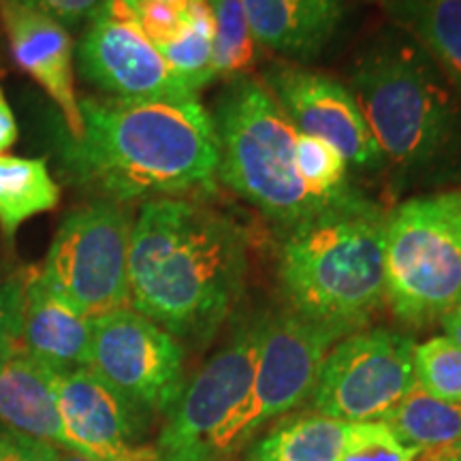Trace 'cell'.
<instances>
[{
	"instance_id": "7c38bea8",
	"label": "cell",
	"mask_w": 461,
	"mask_h": 461,
	"mask_svg": "<svg viewBox=\"0 0 461 461\" xmlns=\"http://www.w3.org/2000/svg\"><path fill=\"white\" fill-rule=\"evenodd\" d=\"M263 84L299 132L330 141L344 154L348 167L376 171L387 163L355 95L338 79L310 68L278 65L265 73Z\"/></svg>"
},
{
	"instance_id": "44dd1931",
	"label": "cell",
	"mask_w": 461,
	"mask_h": 461,
	"mask_svg": "<svg viewBox=\"0 0 461 461\" xmlns=\"http://www.w3.org/2000/svg\"><path fill=\"white\" fill-rule=\"evenodd\" d=\"M380 423L387 425L403 447L417 453L431 451L461 438V403L434 397L417 383Z\"/></svg>"
},
{
	"instance_id": "ffe728a7",
	"label": "cell",
	"mask_w": 461,
	"mask_h": 461,
	"mask_svg": "<svg viewBox=\"0 0 461 461\" xmlns=\"http://www.w3.org/2000/svg\"><path fill=\"white\" fill-rule=\"evenodd\" d=\"M389 7L461 90V0H389Z\"/></svg>"
},
{
	"instance_id": "1f68e13d",
	"label": "cell",
	"mask_w": 461,
	"mask_h": 461,
	"mask_svg": "<svg viewBox=\"0 0 461 461\" xmlns=\"http://www.w3.org/2000/svg\"><path fill=\"white\" fill-rule=\"evenodd\" d=\"M414 461H461V438L448 447L431 448V451H420L417 453Z\"/></svg>"
},
{
	"instance_id": "9a60e30c",
	"label": "cell",
	"mask_w": 461,
	"mask_h": 461,
	"mask_svg": "<svg viewBox=\"0 0 461 461\" xmlns=\"http://www.w3.org/2000/svg\"><path fill=\"white\" fill-rule=\"evenodd\" d=\"M90 346L92 321L48 291L37 269L26 272L17 348L54 372H68L88 367Z\"/></svg>"
},
{
	"instance_id": "2e32d148",
	"label": "cell",
	"mask_w": 461,
	"mask_h": 461,
	"mask_svg": "<svg viewBox=\"0 0 461 461\" xmlns=\"http://www.w3.org/2000/svg\"><path fill=\"white\" fill-rule=\"evenodd\" d=\"M0 423L14 434L68 448L56 393V372L17 348L0 366Z\"/></svg>"
},
{
	"instance_id": "8fae6325",
	"label": "cell",
	"mask_w": 461,
	"mask_h": 461,
	"mask_svg": "<svg viewBox=\"0 0 461 461\" xmlns=\"http://www.w3.org/2000/svg\"><path fill=\"white\" fill-rule=\"evenodd\" d=\"M86 82L122 101H193L197 92L173 73L143 34L140 20L101 14L90 22L77 48Z\"/></svg>"
},
{
	"instance_id": "5bb4252c",
	"label": "cell",
	"mask_w": 461,
	"mask_h": 461,
	"mask_svg": "<svg viewBox=\"0 0 461 461\" xmlns=\"http://www.w3.org/2000/svg\"><path fill=\"white\" fill-rule=\"evenodd\" d=\"M0 17L15 65L60 109L68 137H82L84 122L73 84V41L67 28L14 0H0Z\"/></svg>"
},
{
	"instance_id": "4dcf8cb0",
	"label": "cell",
	"mask_w": 461,
	"mask_h": 461,
	"mask_svg": "<svg viewBox=\"0 0 461 461\" xmlns=\"http://www.w3.org/2000/svg\"><path fill=\"white\" fill-rule=\"evenodd\" d=\"M17 135H20V131H17L14 112H11L7 96H5L3 88H0V157L15 146Z\"/></svg>"
},
{
	"instance_id": "5b68a950",
	"label": "cell",
	"mask_w": 461,
	"mask_h": 461,
	"mask_svg": "<svg viewBox=\"0 0 461 461\" xmlns=\"http://www.w3.org/2000/svg\"><path fill=\"white\" fill-rule=\"evenodd\" d=\"M384 160L417 171L445 157L457 132V113L428 54L403 45L367 51L353 88Z\"/></svg>"
},
{
	"instance_id": "e0dca14e",
	"label": "cell",
	"mask_w": 461,
	"mask_h": 461,
	"mask_svg": "<svg viewBox=\"0 0 461 461\" xmlns=\"http://www.w3.org/2000/svg\"><path fill=\"white\" fill-rule=\"evenodd\" d=\"M252 37L282 56H319L342 22V0H240Z\"/></svg>"
},
{
	"instance_id": "d6986e66",
	"label": "cell",
	"mask_w": 461,
	"mask_h": 461,
	"mask_svg": "<svg viewBox=\"0 0 461 461\" xmlns=\"http://www.w3.org/2000/svg\"><path fill=\"white\" fill-rule=\"evenodd\" d=\"M348 420L303 414L265 434L250 451V461H339Z\"/></svg>"
},
{
	"instance_id": "7402d4cb",
	"label": "cell",
	"mask_w": 461,
	"mask_h": 461,
	"mask_svg": "<svg viewBox=\"0 0 461 461\" xmlns=\"http://www.w3.org/2000/svg\"><path fill=\"white\" fill-rule=\"evenodd\" d=\"M188 31L176 43L158 50L173 73L199 92L214 73V9L210 0H188Z\"/></svg>"
},
{
	"instance_id": "d6a6232c",
	"label": "cell",
	"mask_w": 461,
	"mask_h": 461,
	"mask_svg": "<svg viewBox=\"0 0 461 461\" xmlns=\"http://www.w3.org/2000/svg\"><path fill=\"white\" fill-rule=\"evenodd\" d=\"M442 330H445V336L461 346V302L457 305H453L448 312L442 316Z\"/></svg>"
},
{
	"instance_id": "484cf974",
	"label": "cell",
	"mask_w": 461,
	"mask_h": 461,
	"mask_svg": "<svg viewBox=\"0 0 461 461\" xmlns=\"http://www.w3.org/2000/svg\"><path fill=\"white\" fill-rule=\"evenodd\" d=\"M417 451L403 447L380 420L350 423L339 461H414Z\"/></svg>"
},
{
	"instance_id": "9c48e42d",
	"label": "cell",
	"mask_w": 461,
	"mask_h": 461,
	"mask_svg": "<svg viewBox=\"0 0 461 461\" xmlns=\"http://www.w3.org/2000/svg\"><path fill=\"white\" fill-rule=\"evenodd\" d=\"M417 384L414 342L393 330H359L333 344L312 391L314 411L363 423L383 420Z\"/></svg>"
},
{
	"instance_id": "8992f818",
	"label": "cell",
	"mask_w": 461,
	"mask_h": 461,
	"mask_svg": "<svg viewBox=\"0 0 461 461\" xmlns=\"http://www.w3.org/2000/svg\"><path fill=\"white\" fill-rule=\"evenodd\" d=\"M384 299L411 325L461 302V190L414 197L387 216Z\"/></svg>"
},
{
	"instance_id": "6da1fadb",
	"label": "cell",
	"mask_w": 461,
	"mask_h": 461,
	"mask_svg": "<svg viewBox=\"0 0 461 461\" xmlns=\"http://www.w3.org/2000/svg\"><path fill=\"white\" fill-rule=\"evenodd\" d=\"M82 137H68L62 167L107 201L180 199L218 180L212 115L193 101H79ZM149 199V201H152Z\"/></svg>"
},
{
	"instance_id": "f1b7e54d",
	"label": "cell",
	"mask_w": 461,
	"mask_h": 461,
	"mask_svg": "<svg viewBox=\"0 0 461 461\" xmlns=\"http://www.w3.org/2000/svg\"><path fill=\"white\" fill-rule=\"evenodd\" d=\"M14 3L39 11L62 26H79L95 20L105 0H14Z\"/></svg>"
},
{
	"instance_id": "ba28073f",
	"label": "cell",
	"mask_w": 461,
	"mask_h": 461,
	"mask_svg": "<svg viewBox=\"0 0 461 461\" xmlns=\"http://www.w3.org/2000/svg\"><path fill=\"white\" fill-rule=\"evenodd\" d=\"M344 327L282 312L265 319L252 391L244 406L207 440L212 453H230L276 417L295 411L312 397L322 361L333 344L348 336Z\"/></svg>"
},
{
	"instance_id": "cb8c5ba5",
	"label": "cell",
	"mask_w": 461,
	"mask_h": 461,
	"mask_svg": "<svg viewBox=\"0 0 461 461\" xmlns=\"http://www.w3.org/2000/svg\"><path fill=\"white\" fill-rule=\"evenodd\" d=\"M295 163L302 180L322 197H344L355 193L348 186V160L330 141L299 132Z\"/></svg>"
},
{
	"instance_id": "3957f363",
	"label": "cell",
	"mask_w": 461,
	"mask_h": 461,
	"mask_svg": "<svg viewBox=\"0 0 461 461\" xmlns=\"http://www.w3.org/2000/svg\"><path fill=\"white\" fill-rule=\"evenodd\" d=\"M387 214L366 197L288 229L280 286L291 312L359 331L384 302Z\"/></svg>"
},
{
	"instance_id": "7a4b0ae2",
	"label": "cell",
	"mask_w": 461,
	"mask_h": 461,
	"mask_svg": "<svg viewBox=\"0 0 461 461\" xmlns=\"http://www.w3.org/2000/svg\"><path fill=\"white\" fill-rule=\"evenodd\" d=\"M246 274L244 230L186 199L146 201L132 224V310L177 339H205L238 302Z\"/></svg>"
},
{
	"instance_id": "603a6c76",
	"label": "cell",
	"mask_w": 461,
	"mask_h": 461,
	"mask_svg": "<svg viewBox=\"0 0 461 461\" xmlns=\"http://www.w3.org/2000/svg\"><path fill=\"white\" fill-rule=\"evenodd\" d=\"M214 9V73L240 77L255 65L257 41L240 0H210Z\"/></svg>"
},
{
	"instance_id": "4316f807",
	"label": "cell",
	"mask_w": 461,
	"mask_h": 461,
	"mask_svg": "<svg viewBox=\"0 0 461 461\" xmlns=\"http://www.w3.org/2000/svg\"><path fill=\"white\" fill-rule=\"evenodd\" d=\"M140 26L157 50L176 43L188 31V0H141Z\"/></svg>"
},
{
	"instance_id": "f546056e",
	"label": "cell",
	"mask_w": 461,
	"mask_h": 461,
	"mask_svg": "<svg viewBox=\"0 0 461 461\" xmlns=\"http://www.w3.org/2000/svg\"><path fill=\"white\" fill-rule=\"evenodd\" d=\"M51 447L54 445L0 429V461H51Z\"/></svg>"
},
{
	"instance_id": "277c9868",
	"label": "cell",
	"mask_w": 461,
	"mask_h": 461,
	"mask_svg": "<svg viewBox=\"0 0 461 461\" xmlns=\"http://www.w3.org/2000/svg\"><path fill=\"white\" fill-rule=\"evenodd\" d=\"M210 115L218 177L282 227L293 229L361 199L357 193L322 197L302 180L295 163L299 131L263 82L235 77Z\"/></svg>"
},
{
	"instance_id": "83f0119b",
	"label": "cell",
	"mask_w": 461,
	"mask_h": 461,
	"mask_svg": "<svg viewBox=\"0 0 461 461\" xmlns=\"http://www.w3.org/2000/svg\"><path fill=\"white\" fill-rule=\"evenodd\" d=\"M22 293L24 274L7 276L0 272V366L15 353L20 344Z\"/></svg>"
},
{
	"instance_id": "4fadbf2b",
	"label": "cell",
	"mask_w": 461,
	"mask_h": 461,
	"mask_svg": "<svg viewBox=\"0 0 461 461\" xmlns=\"http://www.w3.org/2000/svg\"><path fill=\"white\" fill-rule=\"evenodd\" d=\"M56 393L73 451L101 461L154 459V448L135 445L143 412L90 367L56 372Z\"/></svg>"
},
{
	"instance_id": "30bf717a",
	"label": "cell",
	"mask_w": 461,
	"mask_h": 461,
	"mask_svg": "<svg viewBox=\"0 0 461 461\" xmlns=\"http://www.w3.org/2000/svg\"><path fill=\"white\" fill-rule=\"evenodd\" d=\"M88 367L141 412L169 414L186 387L180 339L132 308L92 321Z\"/></svg>"
},
{
	"instance_id": "52a82bcc",
	"label": "cell",
	"mask_w": 461,
	"mask_h": 461,
	"mask_svg": "<svg viewBox=\"0 0 461 461\" xmlns=\"http://www.w3.org/2000/svg\"><path fill=\"white\" fill-rule=\"evenodd\" d=\"M132 221L122 203L95 201L68 212L56 230L39 278L84 319L129 308Z\"/></svg>"
},
{
	"instance_id": "d4e9b609",
	"label": "cell",
	"mask_w": 461,
	"mask_h": 461,
	"mask_svg": "<svg viewBox=\"0 0 461 461\" xmlns=\"http://www.w3.org/2000/svg\"><path fill=\"white\" fill-rule=\"evenodd\" d=\"M414 374L428 393L461 403V346L447 336L414 344Z\"/></svg>"
},
{
	"instance_id": "836d02e7",
	"label": "cell",
	"mask_w": 461,
	"mask_h": 461,
	"mask_svg": "<svg viewBox=\"0 0 461 461\" xmlns=\"http://www.w3.org/2000/svg\"><path fill=\"white\" fill-rule=\"evenodd\" d=\"M51 461H101V459L88 457V455H82L77 451H68V448L51 447Z\"/></svg>"
},
{
	"instance_id": "ac0fdd59",
	"label": "cell",
	"mask_w": 461,
	"mask_h": 461,
	"mask_svg": "<svg viewBox=\"0 0 461 461\" xmlns=\"http://www.w3.org/2000/svg\"><path fill=\"white\" fill-rule=\"evenodd\" d=\"M60 186L45 158L0 157V230L9 241L32 216L56 210Z\"/></svg>"
}]
</instances>
